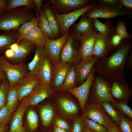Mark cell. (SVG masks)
Here are the masks:
<instances>
[{"label": "cell", "instance_id": "obj_11", "mask_svg": "<svg viewBox=\"0 0 132 132\" xmlns=\"http://www.w3.org/2000/svg\"><path fill=\"white\" fill-rule=\"evenodd\" d=\"M98 32L94 28L87 33L79 34V53L81 60H87L93 56V50Z\"/></svg>", "mask_w": 132, "mask_h": 132}, {"label": "cell", "instance_id": "obj_57", "mask_svg": "<svg viewBox=\"0 0 132 132\" xmlns=\"http://www.w3.org/2000/svg\"><path fill=\"white\" fill-rule=\"evenodd\" d=\"M83 132H92L88 127L85 124Z\"/></svg>", "mask_w": 132, "mask_h": 132}, {"label": "cell", "instance_id": "obj_49", "mask_svg": "<svg viewBox=\"0 0 132 132\" xmlns=\"http://www.w3.org/2000/svg\"><path fill=\"white\" fill-rule=\"evenodd\" d=\"M8 0H0V15L7 11Z\"/></svg>", "mask_w": 132, "mask_h": 132}, {"label": "cell", "instance_id": "obj_37", "mask_svg": "<svg viewBox=\"0 0 132 132\" xmlns=\"http://www.w3.org/2000/svg\"><path fill=\"white\" fill-rule=\"evenodd\" d=\"M116 32L123 40L129 39L132 38V34L127 31L125 22L122 19H119L118 21L116 28Z\"/></svg>", "mask_w": 132, "mask_h": 132}, {"label": "cell", "instance_id": "obj_54", "mask_svg": "<svg viewBox=\"0 0 132 132\" xmlns=\"http://www.w3.org/2000/svg\"><path fill=\"white\" fill-rule=\"evenodd\" d=\"M19 47L18 43H16L12 44L10 46L9 48L14 52L18 50Z\"/></svg>", "mask_w": 132, "mask_h": 132}, {"label": "cell", "instance_id": "obj_27", "mask_svg": "<svg viewBox=\"0 0 132 132\" xmlns=\"http://www.w3.org/2000/svg\"><path fill=\"white\" fill-rule=\"evenodd\" d=\"M24 38L38 47L44 46L46 39L38 26L34 28Z\"/></svg>", "mask_w": 132, "mask_h": 132}, {"label": "cell", "instance_id": "obj_18", "mask_svg": "<svg viewBox=\"0 0 132 132\" xmlns=\"http://www.w3.org/2000/svg\"><path fill=\"white\" fill-rule=\"evenodd\" d=\"M12 117L8 132H26L22 123L24 112L28 107L26 99H23Z\"/></svg>", "mask_w": 132, "mask_h": 132}, {"label": "cell", "instance_id": "obj_2", "mask_svg": "<svg viewBox=\"0 0 132 132\" xmlns=\"http://www.w3.org/2000/svg\"><path fill=\"white\" fill-rule=\"evenodd\" d=\"M36 17L32 10L25 7L7 11L0 15V31L18 30L23 24Z\"/></svg>", "mask_w": 132, "mask_h": 132}, {"label": "cell", "instance_id": "obj_42", "mask_svg": "<svg viewBox=\"0 0 132 132\" xmlns=\"http://www.w3.org/2000/svg\"><path fill=\"white\" fill-rule=\"evenodd\" d=\"M12 113L5 106L0 110V125H7L12 116Z\"/></svg>", "mask_w": 132, "mask_h": 132}, {"label": "cell", "instance_id": "obj_40", "mask_svg": "<svg viewBox=\"0 0 132 132\" xmlns=\"http://www.w3.org/2000/svg\"><path fill=\"white\" fill-rule=\"evenodd\" d=\"M119 111L120 113H123L130 119H132V110L128 105L127 102L119 101L114 104H112Z\"/></svg>", "mask_w": 132, "mask_h": 132}, {"label": "cell", "instance_id": "obj_53", "mask_svg": "<svg viewBox=\"0 0 132 132\" xmlns=\"http://www.w3.org/2000/svg\"><path fill=\"white\" fill-rule=\"evenodd\" d=\"M7 79L5 73L0 66V80L3 81Z\"/></svg>", "mask_w": 132, "mask_h": 132}, {"label": "cell", "instance_id": "obj_26", "mask_svg": "<svg viewBox=\"0 0 132 132\" xmlns=\"http://www.w3.org/2000/svg\"><path fill=\"white\" fill-rule=\"evenodd\" d=\"M81 16L79 22L72 27L73 31L79 34L86 33L94 28L93 19L88 18L85 14Z\"/></svg>", "mask_w": 132, "mask_h": 132}, {"label": "cell", "instance_id": "obj_38", "mask_svg": "<svg viewBox=\"0 0 132 132\" xmlns=\"http://www.w3.org/2000/svg\"><path fill=\"white\" fill-rule=\"evenodd\" d=\"M83 117L85 124L92 131L94 132H108V129L99 123L86 117L83 116Z\"/></svg>", "mask_w": 132, "mask_h": 132}, {"label": "cell", "instance_id": "obj_22", "mask_svg": "<svg viewBox=\"0 0 132 132\" xmlns=\"http://www.w3.org/2000/svg\"><path fill=\"white\" fill-rule=\"evenodd\" d=\"M18 30H12L0 33V53H4L12 44L21 39Z\"/></svg>", "mask_w": 132, "mask_h": 132}, {"label": "cell", "instance_id": "obj_12", "mask_svg": "<svg viewBox=\"0 0 132 132\" xmlns=\"http://www.w3.org/2000/svg\"><path fill=\"white\" fill-rule=\"evenodd\" d=\"M95 73L94 66L88 77L83 83L77 87H75L67 91L77 98L82 111L88 98L90 89Z\"/></svg>", "mask_w": 132, "mask_h": 132}, {"label": "cell", "instance_id": "obj_41", "mask_svg": "<svg viewBox=\"0 0 132 132\" xmlns=\"http://www.w3.org/2000/svg\"><path fill=\"white\" fill-rule=\"evenodd\" d=\"M120 121L117 124L122 132H132V123L121 113Z\"/></svg>", "mask_w": 132, "mask_h": 132}, {"label": "cell", "instance_id": "obj_48", "mask_svg": "<svg viewBox=\"0 0 132 132\" xmlns=\"http://www.w3.org/2000/svg\"><path fill=\"white\" fill-rule=\"evenodd\" d=\"M119 0H100L99 1L100 3L110 6L116 7L120 6L119 3Z\"/></svg>", "mask_w": 132, "mask_h": 132}, {"label": "cell", "instance_id": "obj_47", "mask_svg": "<svg viewBox=\"0 0 132 132\" xmlns=\"http://www.w3.org/2000/svg\"><path fill=\"white\" fill-rule=\"evenodd\" d=\"M35 11L38 16L42 10V6L44 1L43 0H33ZM37 16V17H38Z\"/></svg>", "mask_w": 132, "mask_h": 132}, {"label": "cell", "instance_id": "obj_34", "mask_svg": "<svg viewBox=\"0 0 132 132\" xmlns=\"http://www.w3.org/2000/svg\"><path fill=\"white\" fill-rule=\"evenodd\" d=\"M76 85V75L73 64L66 74L61 89L67 91L75 87Z\"/></svg>", "mask_w": 132, "mask_h": 132}, {"label": "cell", "instance_id": "obj_5", "mask_svg": "<svg viewBox=\"0 0 132 132\" xmlns=\"http://www.w3.org/2000/svg\"><path fill=\"white\" fill-rule=\"evenodd\" d=\"M0 66L5 73L9 85H14L29 72L27 64L24 63H11L3 54L0 56Z\"/></svg>", "mask_w": 132, "mask_h": 132}, {"label": "cell", "instance_id": "obj_36", "mask_svg": "<svg viewBox=\"0 0 132 132\" xmlns=\"http://www.w3.org/2000/svg\"><path fill=\"white\" fill-rule=\"evenodd\" d=\"M22 6L32 10L34 8L33 0H8L7 11Z\"/></svg>", "mask_w": 132, "mask_h": 132}, {"label": "cell", "instance_id": "obj_10", "mask_svg": "<svg viewBox=\"0 0 132 132\" xmlns=\"http://www.w3.org/2000/svg\"><path fill=\"white\" fill-rule=\"evenodd\" d=\"M110 91L116 101L127 102L132 95V87L127 82L124 76L113 79Z\"/></svg>", "mask_w": 132, "mask_h": 132}, {"label": "cell", "instance_id": "obj_50", "mask_svg": "<svg viewBox=\"0 0 132 132\" xmlns=\"http://www.w3.org/2000/svg\"><path fill=\"white\" fill-rule=\"evenodd\" d=\"M127 69L132 70V51L131 50L127 57L126 63V65Z\"/></svg>", "mask_w": 132, "mask_h": 132}, {"label": "cell", "instance_id": "obj_32", "mask_svg": "<svg viewBox=\"0 0 132 132\" xmlns=\"http://www.w3.org/2000/svg\"><path fill=\"white\" fill-rule=\"evenodd\" d=\"M40 114L43 125L45 127L48 126L51 123L54 116V111L52 106L46 105L40 109Z\"/></svg>", "mask_w": 132, "mask_h": 132}, {"label": "cell", "instance_id": "obj_35", "mask_svg": "<svg viewBox=\"0 0 132 132\" xmlns=\"http://www.w3.org/2000/svg\"><path fill=\"white\" fill-rule=\"evenodd\" d=\"M39 20L38 17L24 23L20 26L18 31L21 39L25 38L34 28L38 26Z\"/></svg>", "mask_w": 132, "mask_h": 132}, {"label": "cell", "instance_id": "obj_58", "mask_svg": "<svg viewBox=\"0 0 132 132\" xmlns=\"http://www.w3.org/2000/svg\"><path fill=\"white\" fill-rule=\"evenodd\" d=\"M2 82V81L0 80V84Z\"/></svg>", "mask_w": 132, "mask_h": 132}, {"label": "cell", "instance_id": "obj_33", "mask_svg": "<svg viewBox=\"0 0 132 132\" xmlns=\"http://www.w3.org/2000/svg\"><path fill=\"white\" fill-rule=\"evenodd\" d=\"M100 104L105 111L112 120L117 124L120 121L121 113L117 111L109 101L104 100Z\"/></svg>", "mask_w": 132, "mask_h": 132}, {"label": "cell", "instance_id": "obj_21", "mask_svg": "<svg viewBox=\"0 0 132 132\" xmlns=\"http://www.w3.org/2000/svg\"><path fill=\"white\" fill-rule=\"evenodd\" d=\"M53 65L45 55L42 61L38 74L41 80L51 87L53 80Z\"/></svg>", "mask_w": 132, "mask_h": 132}, {"label": "cell", "instance_id": "obj_9", "mask_svg": "<svg viewBox=\"0 0 132 132\" xmlns=\"http://www.w3.org/2000/svg\"><path fill=\"white\" fill-rule=\"evenodd\" d=\"M70 32L69 30L63 35L53 39H46L44 45L46 55L53 65L61 62L60 55L64 44L66 41Z\"/></svg>", "mask_w": 132, "mask_h": 132}, {"label": "cell", "instance_id": "obj_29", "mask_svg": "<svg viewBox=\"0 0 132 132\" xmlns=\"http://www.w3.org/2000/svg\"><path fill=\"white\" fill-rule=\"evenodd\" d=\"M58 102L60 108L66 114L74 115L78 112V108L77 105L70 99L65 97H61L58 99Z\"/></svg>", "mask_w": 132, "mask_h": 132}, {"label": "cell", "instance_id": "obj_45", "mask_svg": "<svg viewBox=\"0 0 132 132\" xmlns=\"http://www.w3.org/2000/svg\"><path fill=\"white\" fill-rule=\"evenodd\" d=\"M54 125L65 130L68 132L70 131V126L65 121L60 118H57L56 119Z\"/></svg>", "mask_w": 132, "mask_h": 132}, {"label": "cell", "instance_id": "obj_7", "mask_svg": "<svg viewBox=\"0 0 132 132\" xmlns=\"http://www.w3.org/2000/svg\"><path fill=\"white\" fill-rule=\"evenodd\" d=\"M83 111V116L99 123L108 130L115 123L106 113L100 104L90 102L85 105Z\"/></svg>", "mask_w": 132, "mask_h": 132}, {"label": "cell", "instance_id": "obj_16", "mask_svg": "<svg viewBox=\"0 0 132 132\" xmlns=\"http://www.w3.org/2000/svg\"><path fill=\"white\" fill-rule=\"evenodd\" d=\"M110 36L98 32L92 54L99 59L108 56L115 49L111 44Z\"/></svg>", "mask_w": 132, "mask_h": 132}, {"label": "cell", "instance_id": "obj_43", "mask_svg": "<svg viewBox=\"0 0 132 132\" xmlns=\"http://www.w3.org/2000/svg\"><path fill=\"white\" fill-rule=\"evenodd\" d=\"M85 125L83 116L75 118L73 122L71 132H83Z\"/></svg>", "mask_w": 132, "mask_h": 132}, {"label": "cell", "instance_id": "obj_30", "mask_svg": "<svg viewBox=\"0 0 132 132\" xmlns=\"http://www.w3.org/2000/svg\"><path fill=\"white\" fill-rule=\"evenodd\" d=\"M39 123L38 115L36 112L32 109L27 112L25 126L26 132H36Z\"/></svg>", "mask_w": 132, "mask_h": 132}, {"label": "cell", "instance_id": "obj_6", "mask_svg": "<svg viewBox=\"0 0 132 132\" xmlns=\"http://www.w3.org/2000/svg\"><path fill=\"white\" fill-rule=\"evenodd\" d=\"M121 7H112L98 2L85 14L87 17L92 19L101 18L109 19L126 16L127 12Z\"/></svg>", "mask_w": 132, "mask_h": 132}, {"label": "cell", "instance_id": "obj_17", "mask_svg": "<svg viewBox=\"0 0 132 132\" xmlns=\"http://www.w3.org/2000/svg\"><path fill=\"white\" fill-rule=\"evenodd\" d=\"M99 59L93 56L87 60L81 59L74 64L76 84L80 85L85 81Z\"/></svg>", "mask_w": 132, "mask_h": 132}, {"label": "cell", "instance_id": "obj_44", "mask_svg": "<svg viewBox=\"0 0 132 132\" xmlns=\"http://www.w3.org/2000/svg\"><path fill=\"white\" fill-rule=\"evenodd\" d=\"M110 39L111 44L115 49L121 44L123 40L116 32L110 36Z\"/></svg>", "mask_w": 132, "mask_h": 132}, {"label": "cell", "instance_id": "obj_4", "mask_svg": "<svg viewBox=\"0 0 132 132\" xmlns=\"http://www.w3.org/2000/svg\"><path fill=\"white\" fill-rule=\"evenodd\" d=\"M98 3V1H93L89 4L80 9L64 14H60L53 10L55 17L58 24L60 37L64 35L66 32L70 27L80 17Z\"/></svg>", "mask_w": 132, "mask_h": 132}, {"label": "cell", "instance_id": "obj_1", "mask_svg": "<svg viewBox=\"0 0 132 132\" xmlns=\"http://www.w3.org/2000/svg\"><path fill=\"white\" fill-rule=\"evenodd\" d=\"M132 46V38L123 40L114 53L99 59L94 66L96 72L112 79L124 76L126 61Z\"/></svg>", "mask_w": 132, "mask_h": 132}, {"label": "cell", "instance_id": "obj_59", "mask_svg": "<svg viewBox=\"0 0 132 132\" xmlns=\"http://www.w3.org/2000/svg\"></svg>", "mask_w": 132, "mask_h": 132}, {"label": "cell", "instance_id": "obj_56", "mask_svg": "<svg viewBox=\"0 0 132 132\" xmlns=\"http://www.w3.org/2000/svg\"><path fill=\"white\" fill-rule=\"evenodd\" d=\"M7 125H0V132H7Z\"/></svg>", "mask_w": 132, "mask_h": 132}, {"label": "cell", "instance_id": "obj_55", "mask_svg": "<svg viewBox=\"0 0 132 132\" xmlns=\"http://www.w3.org/2000/svg\"><path fill=\"white\" fill-rule=\"evenodd\" d=\"M53 132H68L66 130L58 127L54 125L53 128Z\"/></svg>", "mask_w": 132, "mask_h": 132}, {"label": "cell", "instance_id": "obj_14", "mask_svg": "<svg viewBox=\"0 0 132 132\" xmlns=\"http://www.w3.org/2000/svg\"><path fill=\"white\" fill-rule=\"evenodd\" d=\"M53 91L51 87L41 80L33 91L24 98L28 106H35L51 96Z\"/></svg>", "mask_w": 132, "mask_h": 132}, {"label": "cell", "instance_id": "obj_15", "mask_svg": "<svg viewBox=\"0 0 132 132\" xmlns=\"http://www.w3.org/2000/svg\"><path fill=\"white\" fill-rule=\"evenodd\" d=\"M41 80L38 74L26 76L14 85L18 94L19 101L30 94Z\"/></svg>", "mask_w": 132, "mask_h": 132}, {"label": "cell", "instance_id": "obj_51", "mask_svg": "<svg viewBox=\"0 0 132 132\" xmlns=\"http://www.w3.org/2000/svg\"><path fill=\"white\" fill-rule=\"evenodd\" d=\"M4 53V55L8 60L11 59L13 57L14 52L10 48L7 49Z\"/></svg>", "mask_w": 132, "mask_h": 132}, {"label": "cell", "instance_id": "obj_19", "mask_svg": "<svg viewBox=\"0 0 132 132\" xmlns=\"http://www.w3.org/2000/svg\"><path fill=\"white\" fill-rule=\"evenodd\" d=\"M18 50L14 52L13 57L8 60L11 63H23L29 54L35 48L36 46L25 38L21 39L18 42Z\"/></svg>", "mask_w": 132, "mask_h": 132}, {"label": "cell", "instance_id": "obj_20", "mask_svg": "<svg viewBox=\"0 0 132 132\" xmlns=\"http://www.w3.org/2000/svg\"><path fill=\"white\" fill-rule=\"evenodd\" d=\"M73 63H66L62 62L53 65L54 73L52 85L56 88L61 87L65 77L71 69Z\"/></svg>", "mask_w": 132, "mask_h": 132}, {"label": "cell", "instance_id": "obj_13", "mask_svg": "<svg viewBox=\"0 0 132 132\" xmlns=\"http://www.w3.org/2000/svg\"><path fill=\"white\" fill-rule=\"evenodd\" d=\"M92 1L91 0H51L48 3L52 5L53 10L64 14L80 9Z\"/></svg>", "mask_w": 132, "mask_h": 132}, {"label": "cell", "instance_id": "obj_28", "mask_svg": "<svg viewBox=\"0 0 132 132\" xmlns=\"http://www.w3.org/2000/svg\"><path fill=\"white\" fill-rule=\"evenodd\" d=\"M93 23L94 28L101 33L110 36L116 32V27L109 20L103 22L98 19H94Z\"/></svg>", "mask_w": 132, "mask_h": 132}, {"label": "cell", "instance_id": "obj_46", "mask_svg": "<svg viewBox=\"0 0 132 132\" xmlns=\"http://www.w3.org/2000/svg\"><path fill=\"white\" fill-rule=\"evenodd\" d=\"M120 6L123 7L127 12V11L131 12L132 10V0H119Z\"/></svg>", "mask_w": 132, "mask_h": 132}, {"label": "cell", "instance_id": "obj_39", "mask_svg": "<svg viewBox=\"0 0 132 132\" xmlns=\"http://www.w3.org/2000/svg\"><path fill=\"white\" fill-rule=\"evenodd\" d=\"M9 86L8 79L2 81L0 84V110L6 106Z\"/></svg>", "mask_w": 132, "mask_h": 132}, {"label": "cell", "instance_id": "obj_52", "mask_svg": "<svg viewBox=\"0 0 132 132\" xmlns=\"http://www.w3.org/2000/svg\"><path fill=\"white\" fill-rule=\"evenodd\" d=\"M108 132H122L117 124L115 123L113 126L108 130Z\"/></svg>", "mask_w": 132, "mask_h": 132}, {"label": "cell", "instance_id": "obj_3", "mask_svg": "<svg viewBox=\"0 0 132 132\" xmlns=\"http://www.w3.org/2000/svg\"><path fill=\"white\" fill-rule=\"evenodd\" d=\"M95 73L88 96L92 101L91 102L100 104L102 101L106 100L112 104H115L117 102L110 91L113 79L106 76Z\"/></svg>", "mask_w": 132, "mask_h": 132}, {"label": "cell", "instance_id": "obj_8", "mask_svg": "<svg viewBox=\"0 0 132 132\" xmlns=\"http://www.w3.org/2000/svg\"><path fill=\"white\" fill-rule=\"evenodd\" d=\"M79 37V35L74 31L71 32L63 45L60 55L61 62L63 63L75 64L81 60L79 50L74 45L75 41Z\"/></svg>", "mask_w": 132, "mask_h": 132}, {"label": "cell", "instance_id": "obj_25", "mask_svg": "<svg viewBox=\"0 0 132 132\" xmlns=\"http://www.w3.org/2000/svg\"><path fill=\"white\" fill-rule=\"evenodd\" d=\"M19 101L18 94L15 85H9L7 94L6 107L13 113L19 106Z\"/></svg>", "mask_w": 132, "mask_h": 132}, {"label": "cell", "instance_id": "obj_31", "mask_svg": "<svg viewBox=\"0 0 132 132\" xmlns=\"http://www.w3.org/2000/svg\"><path fill=\"white\" fill-rule=\"evenodd\" d=\"M39 18L38 26L46 39H55L50 29L47 19L43 11L42 10L38 14Z\"/></svg>", "mask_w": 132, "mask_h": 132}, {"label": "cell", "instance_id": "obj_24", "mask_svg": "<svg viewBox=\"0 0 132 132\" xmlns=\"http://www.w3.org/2000/svg\"><path fill=\"white\" fill-rule=\"evenodd\" d=\"M42 9L55 38H59L60 37L59 26L54 14L52 6L48 3L43 6Z\"/></svg>", "mask_w": 132, "mask_h": 132}, {"label": "cell", "instance_id": "obj_23", "mask_svg": "<svg viewBox=\"0 0 132 132\" xmlns=\"http://www.w3.org/2000/svg\"><path fill=\"white\" fill-rule=\"evenodd\" d=\"M45 55L44 46L36 47L33 58L27 64L29 72L26 76L38 74L42 61Z\"/></svg>", "mask_w": 132, "mask_h": 132}]
</instances>
